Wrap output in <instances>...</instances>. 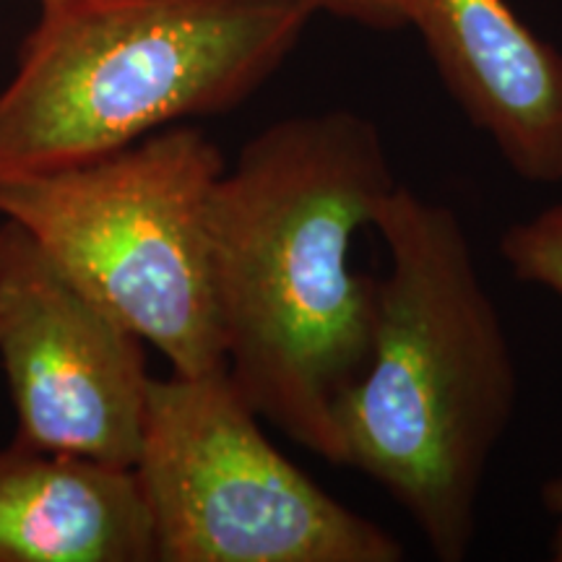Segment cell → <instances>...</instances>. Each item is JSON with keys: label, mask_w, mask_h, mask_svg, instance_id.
Returning a JSON list of instances; mask_svg holds the SVG:
<instances>
[{"label": "cell", "mask_w": 562, "mask_h": 562, "mask_svg": "<svg viewBox=\"0 0 562 562\" xmlns=\"http://www.w3.org/2000/svg\"><path fill=\"white\" fill-rule=\"evenodd\" d=\"M542 505L552 518L550 560L562 562V469L542 484Z\"/></svg>", "instance_id": "11"}, {"label": "cell", "mask_w": 562, "mask_h": 562, "mask_svg": "<svg viewBox=\"0 0 562 562\" xmlns=\"http://www.w3.org/2000/svg\"><path fill=\"white\" fill-rule=\"evenodd\" d=\"M157 560L402 562L404 544L273 448L227 368L149 383L138 459Z\"/></svg>", "instance_id": "5"}, {"label": "cell", "mask_w": 562, "mask_h": 562, "mask_svg": "<svg viewBox=\"0 0 562 562\" xmlns=\"http://www.w3.org/2000/svg\"><path fill=\"white\" fill-rule=\"evenodd\" d=\"M497 248L518 281L562 297V201L513 222Z\"/></svg>", "instance_id": "9"}, {"label": "cell", "mask_w": 562, "mask_h": 562, "mask_svg": "<svg viewBox=\"0 0 562 562\" xmlns=\"http://www.w3.org/2000/svg\"><path fill=\"white\" fill-rule=\"evenodd\" d=\"M0 357L19 442L133 469L151 383L140 339L13 222L0 227Z\"/></svg>", "instance_id": "6"}, {"label": "cell", "mask_w": 562, "mask_h": 562, "mask_svg": "<svg viewBox=\"0 0 562 562\" xmlns=\"http://www.w3.org/2000/svg\"><path fill=\"white\" fill-rule=\"evenodd\" d=\"M294 0H108L42 11L0 91V178L125 149L243 104L290 58Z\"/></svg>", "instance_id": "3"}, {"label": "cell", "mask_w": 562, "mask_h": 562, "mask_svg": "<svg viewBox=\"0 0 562 562\" xmlns=\"http://www.w3.org/2000/svg\"><path fill=\"white\" fill-rule=\"evenodd\" d=\"M157 542L138 476L13 440L0 448V562H149Z\"/></svg>", "instance_id": "8"}, {"label": "cell", "mask_w": 562, "mask_h": 562, "mask_svg": "<svg viewBox=\"0 0 562 562\" xmlns=\"http://www.w3.org/2000/svg\"><path fill=\"white\" fill-rule=\"evenodd\" d=\"M406 26L518 180L562 182V53L508 0H404Z\"/></svg>", "instance_id": "7"}, {"label": "cell", "mask_w": 562, "mask_h": 562, "mask_svg": "<svg viewBox=\"0 0 562 562\" xmlns=\"http://www.w3.org/2000/svg\"><path fill=\"white\" fill-rule=\"evenodd\" d=\"M370 355L334 409L339 467L381 484L442 562L472 550L490 461L518 404L503 315L461 216L398 182Z\"/></svg>", "instance_id": "2"}, {"label": "cell", "mask_w": 562, "mask_h": 562, "mask_svg": "<svg viewBox=\"0 0 562 562\" xmlns=\"http://www.w3.org/2000/svg\"><path fill=\"white\" fill-rule=\"evenodd\" d=\"M42 11H63V9H79V5L91 3H108V0H40Z\"/></svg>", "instance_id": "12"}, {"label": "cell", "mask_w": 562, "mask_h": 562, "mask_svg": "<svg viewBox=\"0 0 562 562\" xmlns=\"http://www.w3.org/2000/svg\"><path fill=\"white\" fill-rule=\"evenodd\" d=\"M224 170L206 133L161 128L104 157L0 178V216L175 372L201 375L224 368L209 227Z\"/></svg>", "instance_id": "4"}, {"label": "cell", "mask_w": 562, "mask_h": 562, "mask_svg": "<svg viewBox=\"0 0 562 562\" xmlns=\"http://www.w3.org/2000/svg\"><path fill=\"white\" fill-rule=\"evenodd\" d=\"M396 186L381 128L326 110L250 138L211 195L224 368L261 419L336 467L334 409L368 362L378 305L351 250Z\"/></svg>", "instance_id": "1"}, {"label": "cell", "mask_w": 562, "mask_h": 562, "mask_svg": "<svg viewBox=\"0 0 562 562\" xmlns=\"http://www.w3.org/2000/svg\"><path fill=\"white\" fill-rule=\"evenodd\" d=\"M307 5L313 13H331L336 19L368 26L375 32L406 30L404 0H294Z\"/></svg>", "instance_id": "10"}]
</instances>
